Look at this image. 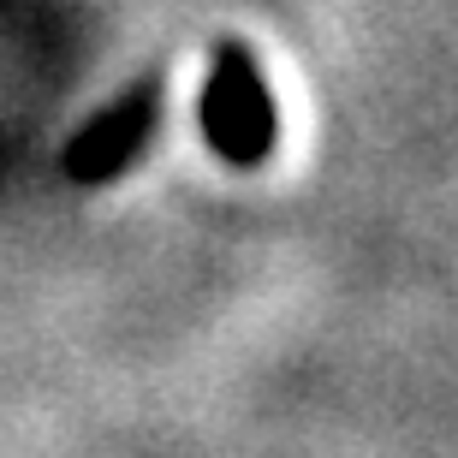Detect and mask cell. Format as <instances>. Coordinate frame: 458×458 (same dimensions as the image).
<instances>
[{
  "label": "cell",
  "instance_id": "obj_1",
  "mask_svg": "<svg viewBox=\"0 0 458 458\" xmlns=\"http://www.w3.org/2000/svg\"><path fill=\"white\" fill-rule=\"evenodd\" d=\"M197 125L226 167H262L274 155V137H280L274 89L244 42L215 48V66H208L203 96H197Z\"/></svg>",
  "mask_w": 458,
  "mask_h": 458
},
{
  "label": "cell",
  "instance_id": "obj_2",
  "mask_svg": "<svg viewBox=\"0 0 458 458\" xmlns=\"http://www.w3.org/2000/svg\"><path fill=\"white\" fill-rule=\"evenodd\" d=\"M155 125H161V84H131L119 102H107L102 114H89L72 143L60 149V173H66V185L78 191H96L107 179L131 167L137 155L149 149Z\"/></svg>",
  "mask_w": 458,
  "mask_h": 458
}]
</instances>
